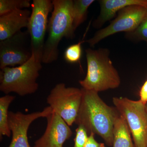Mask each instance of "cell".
<instances>
[{
  "label": "cell",
  "instance_id": "6da1fadb",
  "mask_svg": "<svg viewBox=\"0 0 147 147\" xmlns=\"http://www.w3.org/2000/svg\"><path fill=\"white\" fill-rule=\"evenodd\" d=\"M82 89V103L74 123L84 127L88 135L98 134L113 146L114 125L119 113L115 107L106 104L97 92Z\"/></svg>",
  "mask_w": 147,
  "mask_h": 147
},
{
  "label": "cell",
  "instance_id": "9a60e30c",
  "mask_svg": "<svg viewBox=\"0 0 147 147\" xmlns=\"http://www.w3.org/2000/svg\"><path fill=\"white\" fill-rule=\"evenodd\" d=\"M15 96L7 94L0 98V137L3 136L9 137L11 132L8 125V108Z\"/></svg>",
  "mask_w": 147,
  "mask_h": 147
},
{
  "label": "cell",
  "instance_id": "ba28073f",
  "mask_svg": "<svg viewBox=\"0 0 147 147\" xmlns=\"http://www.w3.org/2000/svg\"><path fill=\"white\" fill-rule=\"evenodd\" d=\"M147 7L139 5L127 7L118 12L116 18L108 26L98 30L93 36L85 41L91 47L108 37L121 32H130L139 26L144 17Z\"/></svg>",
  "mask_w": 147,
  "mask_h": 147
},
{
  "label": "cell",
  "instance_id": "7c38bea8",
  "mask_svg": "<svg viewBox=\"0 0 147 147\" xmlns=\"http://www.w3.org/2000/svg\"><path fill=\"white\" fill-rule=\"evenodd\" d=\"M31 11L18 9L0 16V41H3L27 28Z\"/></svg>",
  "mask_w": 147,
  "mask_h": 147
},
{
  "label": "cell",
  "instance_id": "277c9868",
  "mask_svg": "<svg viewBox=\"0 0 147 147\" xmlns=\"http://www.w3.org/2000/svg\"><path fill=\"white\" fill-rule=\"evenodd\" d=\"M41 63L32 55L30 59L22 65L1 69V91L6 95L14 92L21 96L35 93L38 88L36 80L42 67Z\"/></svg>",
  "mask_w": 147,
  "mask_h": 147
},
{
  "label": "cell",
  "instance_id": "52a82bcc",
  "mask_svg": "<svg viewBox=\"0 0 147 147\" xmlns=\"http://www.w3.org/2000/svg\"><path fill=\"white\" fill-rule=\"evenodd\" d=\"M31 7V13L27 28L32 55L36 60L42 62L45 34L49 22L48 16L53 9V1L33 0Z\"/></svg>",
  "mask_w": 147,
  "mask_h": 147
},
{
  "label": "cell",
  "instance_id": "e0dca14e",
  "mask_svg": "<svg viewBox=\"0 0 147 147\" xmlns=\"http://www.w3.org/2000/svg\"><path fill=\"white\" fill-rule=\"evenodd\" d=\"M30 0H0V16L18 9L28 8Z\"/></svg>",
  "mask_w": 147,
  "mask_h": 147
},
{
  "label": "cell",
  "instance_id": "7402d4cb",
  "mask_svg": "<svg viewBox=\"0 0 147 147\" xmlns=\"http://www.w3.org/2000/svg\"><path fill=\"white\" fill-rule=\"evenodd\" d=\"M140 100L146 105L147 103V79L141 87L140 92Z\"/></svg>",
  "mask_w": 147,
  "mask_h": 147
},
{
  "label": "cell",
  "instance_id": "30bf717a",
  "mask_svg": "<svg viewBox=\"0 0 147 147\" xmlns=\"http://www.w3.org/2000/svg\"><path fill=\"white\" fill-rule=\"evenodd\" d=\"M53 111L50 107H46L41 112L25 114L21 112L9 111L8 125L11 132V142L8 147H31L29 144L28 131L32 123L40 118H46Z\"/></svg>",
  "mask_w": 147,
  "mask_h": 147
},
{
  "label": "cell",
  "instance_id": "8992f818",
  "mask_svg": "<svg viewBox=\"0 0 147 147\" xmlns=\"http://www.w3.org/2000/svg\"><path fill=\"white\" fill-rule=\"evenodd\" d=\"M82 96V89L66 87L64 83H59L51 90L47 98V102L53 112L71 126L78 115Z\"/></svg>",
  "mask_w": 147,
  "mask_h": 147
},
{
  "label": "cell",
  "instance_id": "cb8c5ba5",
  "mask_svg": "<svg viewBox=\"0 0 147 147\" xmlns=\"http://www.w3.org/2000/svg\"></svg>",
  "mask_w": 147,
  "mask_h": 147
},
{
  "label": "cell",
  "instance_id": "5bb4252c",
  "mask_svg": "<svg viewBox=\"0 0 147 147\" xmlns=\"http://www.w3.org/2000/svg\"><path fill=\"white\" fill-rule=\"evenodd\" d=\"M113 147H135L125 119L121 115L116 119L113 129Z\"/></svg>",
  "mask_w": 147,
  "mask_h": 147
},
{
  "label": "cell",
  "instance_id": "2e32d148",
  "mask_svg": "<svg viewBox=\"0 0 147 147\" xmlns=\"http://www.w3.org/2000/svg\"><path fill=\"white\" fill-rule=\"evenodd\" d=\"M94 0H74L72 4L73 28L74 31L86 21L89 7Z\"/></svg>",
  "mask_w": 147,
  "mask_h": 147
},
{
  "label": "cell",
  "instance_id": "603a6c76",
  "mask_svg": "<svg viewBox=\"0 0 147 147\" xmlns=\"http://www.w3.org/2000/svg\"><path fill=\"white\" fill-rule=\"evenodd\" d=\"M146 111L147 112V103H146Z\"/></svg>",
  "mask_w": 147,
  "mask_h": 147
},
{
  "label": "cell",
  "instance_id": "8fae6325",
  "mask_svg": "<svg viewBox=\"0 0 147 147\" xmlns=\"http://www.w3.org/2000/svg\"><path fill=\"white\" fill-rule=\"evenodd\" d=\"M46 118L47 125L45 132L32 147H63L65 142L72 134L69 126L54 112Z\"/></svg>",
  "mask_w": 147,
  "mask_h": 147
},
{
  "label": "cell",
  "instance_id": "ffe728a7",
  "mask_svg": "<svg viewBox=\"0 0 147 147\" xmlns=\"http://www.w3.org/2000/svg\"><path fill=\"white\" fill-rule=\"evenodd\" d=\"M88 134L84 127L78 126L76 130L74 147H84L88 137Z\"/></svg>",
  "mask_w": 147,
  "mask_h": 147
},
{
  "label": "cell",
  "instance_id": "7a4b0ae2",
  "mask_svg": "<svg viewBox=\"0 0 147 147\" xmlns=\"http://www.w3.org/2000/svg\"><path fill=\"white\" fill-rule=\"evenodd\" d=\"M87 71L85 79L79 81L84 89L98 92L118 88L120 77L110 58L106 48L86 50Z\"/></svg>",
  "mask_w": 147,
  "mask_h": 147
},
{
  "label": "cell",
  "instance_id": "44dd1931",
  "mask_svg": "<svg viewBox=\"0 0 147 147\" xmlns=\"http://www.w3.org/2000/svg\"><path fill=\"white\" fill-rule=\"evenodd\" d=\"M94 135L91 133L89 135L84 147H105L104 143H98L94 138Z\"/></svg>",
  "mask_w": 147,
  "mask_h": 147
},
{
  "label": "cell",
  "instance_id": "ac0fdd59",
  "mask_svg": "<svg viewBox=\"0 0 147 147\" xmlns=\"http://www.w3.org/2000/svg\"><path fill=\"white\" fill-rule=\"evenodd\" d=\"M125 38L133 41L147 42V10L144 17L139 26L134 30L125 33Z\"/></svg>",
  "mask_w": 147,
  "mask_h": 147
},
{
  "label": "cell",
  "instance_id": "d6986e66",
  "mask_svg": "<svg viewBox=\"0 0 147 147\" xmlns=\"http://www.w3.org/2000/svg\"><path fill=\"white\" fill-rule=\"evenodd\" d=\"M84 41H79L67 47L64 54V57L67 62L73 63L78 62L82 55V44Z\"/></svg>",
  "mask_w": 147,
  "mask_h": 147
},
{
  "label": "cell",
  "instance_id": "3957f363",
  "mask_svg": "<svg viewBox=\"0 0 147 147\" xmlns=\"http://www.w3.org/2000/svg\"><path fill=\"white\" fill-rule=\"evenodd\" d=\"M53 9L48 22V36L45 41L42 62L50 64L57 60L59 45L63 38H74L72 0H53Z\"/></svg>",
  "mask_w": 147,
  "mask_h": 147
},
{
  "label": "cell",
  "instance_id": "d4e9b609",
  "mask_svg": "<svg viewBox=\"0 0 147 147\" xmlns=\"http://www.w3.org/2000/svg\"></svg>",
  "mask_w": 147,
  "mask_h": 147
},
{
  "label": "cell",
  "instance_id": "4fadbf2b",
  "mask_svg": "<svg viewBox=\"0 0 147 147\" xmlns=\"http://www.w3.org/2000/svg\"><path fill=\"white\" fill-rule=\"evenodd\" d=\"M100 14L93 22L92 26L100 28L106 22L112 19L117 12L132 5H139L147 8V0H100Z\"/></svg>",
  "mask_w": 147,
  "mask_h": 147
},
{
  "label": "cell",
  "instance_id": "5b68a950",
  "mask_svg": "<svg viewBox=\"0 0 147 147\" xmlns=\"http://www.w3.org/2000/svg\"><path fill=\"white\" fill-rule=\"evenodd\" d=\"M113 104L128 125L135 147H147V112L146 105L140 100L114 97Z\"/></svg>",
  "mask_w": 147,
  "mask_h": 147
},
{
  "label": "cell",
  "instance_id": "9c48e42d",
  "mask_svg": "<svg viewBox=\"0 0 147 147\" xmlns=\"http://www.w3.org/2000/svg\"><path fill=\"white\" fill-rule=\"evenodd\" d=\"M32 56L30 40L28 31H20L0 41V68L14 67L28 61Z\"/></svg>",
  "mask_w": 147,
  "mask_h": 147
}]
</instances>
